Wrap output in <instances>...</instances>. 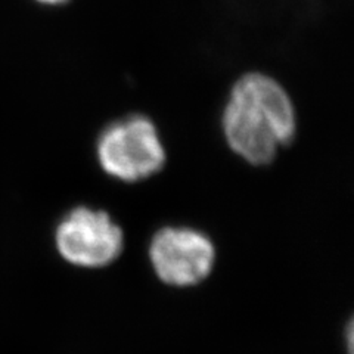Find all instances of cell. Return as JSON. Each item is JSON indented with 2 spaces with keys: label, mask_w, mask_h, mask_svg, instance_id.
<instances>
[{
  "label": "cell",
  "mask_w": 354,
  "mask_h": 354,
  "mask_svg": "<svg viewBox=\"0 0 354 354\" xmlns=\"http://www.w3.org/2000/svg\"><path fill=\"white\" fill-rule=\"evenodd\" d=\"M149 259L164 283L192 286L212 273L216 250L203 232L191 227H164L152 238Z\"/></svg>",
  "instance_id": "cell-4"
},
{
  "label": "cell",
  "mask_w": 354,
  "mask_h": 354,
  "mask_svg": "<svg viewBox=\"0 0 354 354\" xmlns=\"http://www.w3.org/2000/svg\"><path fill=\"white\" fill-rule=\"evenodd\" d=\"M55 241L62 259L87 269L105 268L124 247L123 230L111 216L88 207L71 209L58 225Z\"/></svg>",
  "instance_id": "cell-3"
},
{
  "label": "cell",
  "mask_w": 354,
  "mask_h": 354,
  "mask_svg": "<svg viewBox=\"0 0 354 354\" xmlns=\"http://www.w3.org/2000/svg\"><path fill=\"white\" fill-rule=\"evenodd\" d=\"M96 158L111 177L136 183L162 170L167 152L153 121L129 114L108 123L96 138Z\"/></svg>",
  "instance_id": "cell-2"
},
{
  "label": "cell",
  "mask_w": 354,
  "mask_h": 354,
  "mask_svg": "<svg viewBox=\"0 0 354 354\" xmlns=\"http://www.w3.org/2000/svg\"><path fill=\"white\" fill-rule=\"evenodd\" d=\"M232 152L252 165L270 164L297 133V113L285 87L264 73H247L232 86L221 114Z\"/></svg>",
  "instance_id": "cell-1"
},
{
  "label": "cell",
  "mask_w": 354,
  "mask_h": 354,
  "mask_svg": "<svg viewBox=\"0 0 354 354\" xmlns=\"http://www.w3.org/2000/svg\"><path fill=\"white\" fill-rule=\"evenodd\" d=\"M36 2L43 3V5H48V6H59V5H64L66 2H70V0H36Z\"/></svg>",
  "instance_id": "cell-5"
}]
</instances>
